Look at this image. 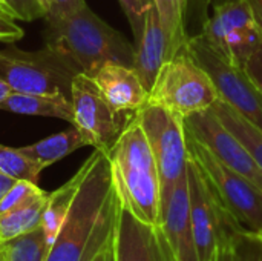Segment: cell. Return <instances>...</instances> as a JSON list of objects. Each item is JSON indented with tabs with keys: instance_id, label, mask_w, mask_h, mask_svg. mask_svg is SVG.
I'll list each match as a JSON object with an SVG mask.
<instances>
[{
	"instance_id": "1",
	"label": "cell",
	"mask_w": 262,
	"mask_h": 261,
	"mask_svg": "<svg viewBox=\"0 0 262 261\" xmlns=\"http://www.w3.org/2000/svg\"><path fill=\"white\" fill-rule=\"evenodd\" d=\"M81 166L83 178L45 261H94L114 238L120 198L107 152L95 149Z\"/></svg>"
},
{
	"instance_id": "2",
	"label": "cell",
	"mask_w": 262,
	"mask_h": 261,
	"mask_svg": "<svg viewBox=\"0 0 262 261\" xmlns=\"http://www.w3.org/2000/svg\"><path fill=\"white\" fill-rule=\"evenodd\" d=\"M45 17L46 46L68 57L81 72L92 75L106 62L134 66L135 48L121 32L101 20L88 3L61 15Z\"/></svg>"
},
{
	"instance_id": "3",
	"label": "cell",
	"mask_w": 262,
	"mask_h": 261,
	"mask_svg": "<svg viewBox=\"0 0 262 261\" xmlns=\"http://www.w3.org/2000/svg\"><path fill=\"white\" fill-rule=\"evenodd\" d=\"M114 185L123 208L140 222L160 226L161 182L147 137L134 117L121 129L107 152Z\"/></svg>"
},
{
	"instance_id": "4",
	"label": "cell",
	"mask_w": 262,
	"mask_h": 261,
	"mask_svg": "<svg viewBox=\"0 0 262 261\" xmlns=\"http://www.w3.org/2000/svg\"><path fill=\"white\" fill-rule=\"evenodd\" d=\"M186 134L189 158L204 177L227 223L239 231L262 232L261 189L220 162L187 129Z\"/></svg>"
},
{
	"instance_id": "5",
	"label": "cell",
	"mask_w": 262,
	"mask_h": 261,
	"mask_svg": "<svg viewBox=\"0 0 262 261\" xmlns=\"http://www.w3.org/2000/svg\"><path fill=\"white\" fill-rule=\"evenodd\" d=\"M218 100L213 80L186 46L163 63L147 98L183 118L210 109Z\"/></svg>"
},
{
	"instance_id": "6",
	"label": "cell",
	"mask_w": 262,
	"mask_h": 261,
	"mask_svg": "<svg viewBox=\"0 0 262 261\" xmlns=\"http://www.w3.org/2000/svg\"><path fill=\"white\" fill-rule=\"evenodd\" d=\"M78 72L68 57L49 46L35 52L17 48L0 51V78L14 92L71 95V82Z\"/></svg>"
},
{
	"instance_id": "7",
	"label": "cell",
	"mask_w": 262,
	"mask_h": 261,
	"mask_svg": "<svg viewBox=\"0 0 262 261\" xmlns=\"http://www.w3.org/2000/svg\"><path fill=\"white\" fill-rule=\"evenodd\" d=\"M135 117L147 137L157 162L163 205L175 183L186 174L187 169L189 152L184 118L160 105L149 102L135 112Z\"/></svg>"
},
{
	"instance_id": "8",
	"label": "cell",
	"mask_w": 262,
	"mask_h": 261,
	"mask_svg": "<svg viewBox=\"0 0 262 261\" xmlns=\"http://www.w3.org/2000/svg\"><path fill=\"white\" fill-rule=\"evenodd\" d=\"M187 51L209 72L220 100L238 111L262 131V94L246 74L244 68L220 55L203 37H189Z\"/></svg>"
},
{
	"instance_id": "9",
	"label": "cell",
	"mask_w": 262,
	"mask_h": 261,
	"mask_svg": "<svg viewBox=\"0 0 262 261\" xmlns=\"http://www.w3.org/2000/svg\"><path fill=\"white\" fill-rule=\"evenodd\" d=\"M201 37L224 58L243 66L262 42V31L247 0H226L213 6Z\"/></svg>"
},
{
	"instance_id": "10",
	"label": "cell",
	"mask_w": 262,
	"mask_h": 261,
	"mask_svg": "<svg viewBox=\"0 0 262 261\" xmlns=\"http://www.w3.org/2000/svg\"><path fill=\"white\" fill-rule=\"evenodd\" d=\"M74 122L88 146L109 152L126 122L103 97L94 78L78 72L71 82Z\"/></svg>"
},
{
	"instance_id": "11",
	"label": "cell",
	"mask_w": 262,
	"mask_h": 261,
	"mask_svg": "<svg viewBox=\"0 0 262 261\" xmlns=\"http://www.w3.org/2000/svg\"><path fill=\"white\" fill-rule=\"evenodd\" d=\"M190 222L198 260L218 261L229 238V223L196 165L187 162Z\"/></svg>"
},
{
	"instance_id": "12",
	"label": "cell",
	"mask_w": 262,
	"mask_h": 261,
	"mask_svg": "<svg viewBox=\"0 0 262 261\" xmlns=\"http://www.w3.org/2000/svg\"><path fill=\"white\" fill-rule=\"evenodd\" d=\"M189 134L200 140L220 162L241 174L262 191V169L246 145L220 120L210 108L184 118Z\"/></svg>"
},
{
	"instance_id": "13",
	"label": "cell",
	"mask_w": 262,
	"mask_h": 261,
	"mask_svg": "<svg viewBox=\"0 0 262 261\" xmlns=\"http://www.w3.org/2000/svg\"><path fill=\"white\" fill-rule=\"evenodd\" d=\"M160 229L170 261H200L190 222L187 172L175 183L161 205Z\"/></svg>"
},
{
	"instance_id": "14",
	"label": "cell",
	"mask_w": 262,
	"mask_h": 261,
	"mask_svg": "<svg viewBox=\"0 0 262 261\" xmlns=\"http://www.w3.org/2000/svg\"><path fill=\"white\" fill-rule=\"evenodd\" d=\"M112 251L114 261H170L160 226L140 222L121 203Z\"/></svg>"
},
{
	"instance_id": "15",
	"label": "cell",
	"mask_w": 262,
	"mask_h": 261,
	"mask_svg": "<svg viewBox=\"0 0 262 261\" xmlns=\"http://www.w3.org/2000/svg\"><path fill=\"white\" fill-rule=\"evenodd\" d=\"M91 77L106 102L120 114L137 112L147 103L149 91L134 66L106 62Z\"/></svg>"
},
{
	"instance_id": "16",
	"label": "cell",
	"mask_w": 262,
	"mask_h": 261,
	"mask_svg": "<svg viewBox=\"0 0 262 261\" xmlns=\"http://www.w3.org/2000/svg\"><path fill=\"white\" fill-rule=\"evenodd\" d=\"M169 58L167 38L163 29L160 15L154 3L146 9L144 26L141 37L135 46L134 68L138 72L143 85L150 91L163 63Z\"/></svg>"
},
{
	"instance_id": "17",
	"label": "cell",
	"mask_w": 262,
	"mask_h": 261,
	"mask_svg": "<svg viewBox=\"0 0 262 261\" xmlns=\"http://www.w3.org/2000/svg\"><path fill=\"white\" fill-rule=\"evenodd\" d=\"M0 111H8L20 115L61 118L69 123L74 122L71 95H66L63 92L23 94V92L12 91L0 105Z\"/></svg>"
},
{
	"instance_id": "18",
	"label": "cell",
	"mask_w": 262,
	"mask_h": 261,
	"mask_svg": "<svg viewBox=\"0 0 262 261\" xmlns=\"http://www.w3.org/2000/svg\"><path fill=\"white\" fill-rule=\"evenodd\" d=\"M88 146L86 140L80 134V131L72 125L66 131H61L58 134L49 135L40 142H35L32 145L18 148L28 158L35 162L41 169L63 160L69 154L75 152L77 149Z\"/></svg>"
},
{
	"instance_id": "19",
	"label": "cell",
	"mask_w": 262,
	"mask_h": 261,
	"mask_svg": "<svg viewBox=\"0 0 262 261\" xmlns=\"http://www.w3.org/2000/svg\"><path fill=\"white\" fill-rule=\"evenodd\" d=\"M81 178H83V166L72 175L71 180H68L63 186H60L57 191L48 195V202L41 218V228L46 234L49 245L55 240L61 225L66 220V215L71 209V205L74 202Z\"/></svg>"
},
{
	"instance_id": "20",
	"label": "cell",
	"mask_w": 262,
	"mask_h": 261,
	"mask_svg": "<svg viewBox=\"0 0 262 261\" xmlns=\"http://www.w3.org/2000/svg\"><path fill=\"white\" fill-rule=\"evenodd\" d=\"M158 11L167 38V54L172 57L181 51L189 40L186 32V14L189 0H152Z\"/></svg>"
},
{
	"instance_id": "21",
	"label": "cell",
	"mask_w": 262,
	"mask_h": 261,
	"mask_svg": "<svg viewBox=\"0 0 262 261\" xmlns=\"http://www.w3.org/2000/svg\"><path fill=\"white\" fill-rule=\"evenodd\" d=\"M48 195L49 194H45L43 197L21 208L2 214L0 215V243L12 240L18 235H23L41 226V218H43V211L48 202Z\"/></svg>"
},
{
	"instance_id": "22",
	"label": "cell",
	"mask_w": 262,
	"mask_h": 261,
	"mask_svg": "<svg viewBox=\"0 0 262 261\" xmlns=\"http://www.w3.org/2000/svg\"><path fill=\"white\" fill-rule=\"evenodd\" d=\"M212 109L220 117V120L246 145L249 152L253 155L256 163L262 169V131L250 120L243 117L238 111L230 108L227 103L218 100Z\"/></svg>"
},
{
	"instance_id": "23",
	"label": "cell",
	"mask_w": 262,
	"mask_h": 261,
	"mask_svg": "<svg viewBox=\"0 0 262 261\" xmlns=\"http://www.w3.org/2000/svg\"><path fill=\"white\" fill-rule=\"evenodd\" d=\"M49 242L41 226L18 235L12 240L0 243V257L3 261H45Z\"/></svg>"
},
{
	"instance_id": "24",
	"label": "cell",
	"mask_w": 262,
	"mask_h": 261,
	"mask_svg": "<svg viewBox=\"0 0 262 261\" xmlns=\"http://www.w3.org/2000/svg\"><path fill=\"white\" fill-rule=\"evenodd\" d=\"M0 171L14 180H26L38 185V177L43 169L18 148L0 145Z\"/></svg>"
},
{
	"instance_id": "25",
	"label": "cell",
	"mask_w": 262,
	"mask_h": 261,
	"mask_svg": "<svg viewBox=\"0 0 262 261\" xmlns=\"http://www.w3.org/2000/svg\"><path fill=\"white\" fill-rule=\"evenodd\" d=\"M232 261H262V232H247L229 225Z\"/></svg>"
},
{
	"instance_id": "26",
	"label": "cell",
	"mask_w": 262,
	"mask_h": 261,
	"mask_svg": "<svg viewBox=\"0 0 262 261\" xmlns=\"http://www.w3.org/2000/svg\"><path fill=\"white\" fill-rule=\"evenodd\" d=\"M46 192L38 188L37 183L26 182V180H17L12 188L3 195L0 200V215L11 212L17 208H21L40 197H43Z\"/></svg>"
},
{
	"instance_id": "27",
	"label": "cell",
	"mask_w": 262,
	"mask_h": 261,
	"mask_svg": "<svg viewBox=\"0 0 262 261\" xmlns=\"http://www.w3.org/2000/svg\"><path fill=\"white\" fill-rule=\"evenodd\" d=\"M118 3L123 8L124 14L130 23L135 40L138 42V38L141 37V32H143L144 15H146V9H147V6L144 5V0H118Z\"/></svg>"
},
{
	"instance_id": "28",
	"label": "cell",
	"mask_w": 262,
	"mask_h": 261,
	"mask_svg": "<svg viewBox=\"0 0 262 261\" xmlns=\"http://www.w3.org/2000/svg\"><path fill=\"white\" fill-rule=\"evenodd\" d=\"M243 68L249 78L253 82L256 89L262 94V42L255 48V51L246 58Z\"/></svg>"
},
{
	"instance_id": "29",
	"label": "cell",
	"mask_w": 262,
	"mask_h": 261,
	"mask_svg": "<svg viewBox=\"0 0 262 261\" xmlns=\"http://www.w3.org/2000/svg\"><path fill=\"white\" fill-rule=\"evenodd\" d=\"M25 35V31L17 26L12 20H6L0 17V42L3 43H14Z\"/></svg>"
},
{
	"instance_id": "30",
	"label": "cell",
	"mask_w": 262,
	"mask_h": 261,
	"mask_svg": "<svg viewBox=\"0 0 262 261\" xmlns=\"http://www.w3.org/2000/svg\"><path fill=\"white\" fill-rule=\"evenodd\" d=\"M83 3H86V2L84 0H51V9L48 14L61 15V14H66V12H71V11L80 8Z\"/></svg>"
},
{
	"instance_id": "31",
	"label": "cell",
	"mask_w": 262,
	"mask_h": 261,
	"mask_svg": "<svg viewBox=\"0 0 262 261\" xmlns=\"http://www.w3.org/2000/svg\"><path fill=\"white\" fill-rule=\"evenodd\" d=\"M0 17L6 18V20H20L17 11L14 9V6L8 2V0H0Z\"/></svg>"
},
{
	"instance_id": "32",
	"label": "cell",
	"mask_w": 262,
	"mask_h": 261,
	"mask_svg": "<svg viewBox=\"0 0 262 261\" xmlns=\"http://www.w3.org/2000/svg\"><path fill=\"white\" fill-rule=\"evenodd\" d=\"M247 3L250 5V9L255 15V20L262 31V0H247Z\"/></svg>"
},
{
	"instance_id": "33",
	"label": "cell",
	"mask_w": 262,
	"mask_h": 261,
	"mask_svg": "<svg viewBox=\"0 0 262 261\" xmlns=\"http://www.w3.org/2000/svg\"><path fill=\"white\" fill-rule=\"evenodd\" d=\"M17 180H14V178H11V177H8L6 174H3L2 171H0V200L3 198V195L12 188V185L15 183Z\"/></svg>"
},
{
	"instance_id": "34",
	"label": "cell",
	"mask_w": 262,
	"mask_h": 261,
	"mask_svg": "<svg viewBox=\"0 0 262 261\" xmlns=\"http://www.w3.org/2000/svg\"><path fill=\"white\" fill-rule=\"evenodd\" d=\"M114 240V238H112ZM94 261H114V251H112V242L94 258Z\"/></svg>"
},
{
	"instance_id": "35",
	"label": "cell",
	"mask_w": 262,
	"mask_h": 261,
	"mask_svg": "<svg viewBox=\"0 0 262 261\" xmlns=\"http://www.w3.org/2000/svg\"><path fill=\"white\" fill-rule=\"evenodd\" d=\"M43 15H46L51 9V0H29ZM9 3L12 5V0H9Z\"/></svg>"
},
{
	"instance_id": "36",
	"label": "cell",
	"mask_w": 262,
	"mask_h": 261,
	"mask_svg": "<svg viewBox=\"0 0 262 261\" xmlns=\"http://www.w3.org/2000/svg\"><path fill=\"white\" fill-rule=\"evenodd\" d=\"M11 92H12V89H11V88H9V86H8L5 82L0 78V105L5 102V98H6V97L11 94Z\"/></svg>"
},
{
	"instance_id": "37",
	"label": "cell",
	"mask_w": 262,
	"mask_h": 261,
	"mask_svg": "<svg viewBox=\"0 0 262 261\" xmlns=\"http://www.w3.org/2000/svg\"><path fill=\"white\" fill-rule=\"evenodd\" d=\"M218 261H232V252H230V246H229V238H227V243L220 255V260Z\"/></svg>"
},
{
	"instance_id": "38",
	"label": "cell",
	"mask_w": 262,
	"mask_h": 261,
	"mask_svg": "<svg viewBox=\"0 0 262 261\" xmlns=\"http://www.w3.org/2000/svg\"><path fill=\"white\" fill-rule=\"evenodd\" d=\"M144 5H146V6L149 8V6L152 5V0H144Z\"/></svg>"
},
{
	"instance_id": "39",
	"label": "cell",
	"mask_w": 262,
	"mask_h": 261,
	"mask_svg": "<svg viewBox=\"0 0 262 261\" xmlns=\"http://www.w3.org/2000/svg\"><path fill=\"white\" fill-rule=\"evenodd\" d=\"M220 2H226V0H220Z\"/></svg>"
},
{
	"instance_id": "40",
	"label": "cell",
	"mask_w": 262,
	"mask_h": 261,
	"mask_svg": "<svg viewBox=\"0 0 262 261\" xmlns=\"http://www.w3.org/2000/svg\"><path fill=\"white\" fill-rule=\"evenodd\" d=\"M0 261H3V260H2V257H0Z\"/></svg>"
},
{
	"instance_id": "41",
	"label": "cell",
	"mask_w": 262,
	"mask_h": 261,
	"mask_svg": "<svg viewBox=\"0 0 262 261\" xmlns=\"http://www.w3.org/2000/svg\"><path fill=\"white\" fill-rule=\"evenodd\" d=\"M2 260H3V258H2Z\"/></svg>"
}]
</instances>
